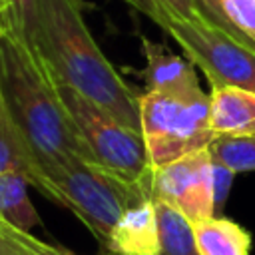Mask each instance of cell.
I'll list each match as a JSON object with an SVG mask.
<instances>
[{"label":"cell","mask_w":255,"mask_h":255,"mask_svg":"<svg viewBox=\"0 0 255 255\" xmlns=\"http://www.w3.org/2000/svg\"><path fill=\"white\" fill-rule=\"evenodd\" d=\"M151 199L167 201L191 223L215 217L209 147L151 169Z\"/></svg>","instance_id":"7"},{"label":"cell","mask_w":255,"mask_h":255,"mask_svg":"<svg viewBox=\"0 0 255 255\" xmlns=\"http://www.w3.org/2000/svg\"><path fill=\"white\" fill-rule=\"evenodd\" d=\"M58 203L68 207L106 251L112 227L122 213L151 197V175L143 181L128 179L96 161L72 157L48 173Z\"/></svg>","instance_id":"3"},{"label":"cell","mask_w":255,"mask_h":255,"mask_svg":"<svg viewBox=\"0 0 255 255\" xmlns=\"http://www.w3.org/2000/svg\"><path fill=\"white\" fill-rule=\"evenodd\" d=\"M227 20L255 50V0H221Z\"/></svg>","instance_id":"18"},{"label":"cell","mask_w":255,"mask_h":255,"mask_svg":"<svg viewBox=\"0 0 255 255\" xmlns=\"http://www.w3.org/2000/svg\"><path fill=\"white\" fill-rule=\"evenodd\" d=\"M0 255H74L72 251L42 241L40 237L0 219Z\"/></svg>","instance_id":"16"},{"label":"cell","mask_w":255,"mask_h":255,"mask_svg":"<svg viewBox=\"0 0 255 255\" xmlns=\"http://www.w3.org/2000/svg\"><path fill=\"white\" fill-rule=\"evenodd\" d=\"M153 201L157 213L161 255H199L193 223L167 201L161 199H153Z\"/></svg>","instance_id":"14"},{"label":"cell","mask_w":255,"mask_h":255,"mask_svg":"<svg viewBox=\"0 0 255 255\" xmlns=\"http://www.w3.org/2000/svg\"><path fill=\"white\" fill-rule=\"evenodd\" d=\"M56 86L96 163L133 181H143L151 175L139 129L126 126L74 88L60 82H56Z\"/></svg>","instance_id":"6"},{"label":"cell","mask_w":255,"mask_h":255,"mask_svg":"<svg viewBox=\"0 0 255 255\" xmlns=\"http://www.w3.org/2000/svg\"><path fill=\"white\" fill-rule=\"evenodd\" d=\"M235 171L229 169L227 165H223L221 161L213 159L211 157V187H213V211H215V217L223 215V207H225V201L229 197V191H231V185L235 181Z\"/></svg>","instance_id":"19"},{"label":"cell","mask_w":255,"mask_h":255,"mask_svg":"<svg viewBox=\"0 0 255 255\" xmlns=\"http://www.w3.org/2000/svg\"><path fill=\"white\" fill-rule=\"evenodd\" d=\"M137 108L149 169L207 149L215 139L209 122L211 98L203 90L185 96L143 92Z\"/></svg>","instance_id":"4"},{"label":"cell","mask_w":255,"mask_h":255,"mask_svg":"<svg viewBox=\"0 0 255 255\" xmlns=\"http://www.w3.org/2000/svg\"><path fill=\"white\" fill-rule=\"evenodd\" d=\"M38 16V0H2L0 24L22 36L24 40L30 38Z\"/></svg>","instance_id":"17"},{"label":"cell","mask_w":255,"mask_h":255,"mask_svg":"<svg viewBox=\"0 0 255 255\" xmlns=\"http://www.w3.org/2000/svg\"><path fill=\"white\" fill-rule=\"evenodd\" d=\"M163 10H167L169 14L189 20V22H203L195 0H155Z\"/></svg>","instance_id":"21"},{"label":"cell","mask_w":255,"mask_h":255,"mask_svg":"<svg viewBox=\"0 0 255 255\" xmlns=\"http://www.w3.org/2000/svg\"><path fill=\"white\" fill-rule=\"evenodd\" d=\"M0 173H20L30 185L38 187L48 199L58 203V191L40 167L30 143L14 122L8 106L0 94Z\"/></svg>","instance_id":"10"},{"label":"cell","mask_w":255,"mask_h":255,"mask_svg":"<svg viewBox=\"0 0 255 255\" xmlns=\"http://www.w3.org/2000/svg\"><path fill=\"white\" fill-rule=\"evenodd\" d=\"M26 42L56 82L139 129V94L100 50L86 24L82 0H38L36 24Z\"/></svg>","instance_id":"1"},{"label":"cell","mask_w":255,"mask_h":255,"mask_svg":"<svg viewBox=\"0 0 255 255\" xmlns=\"http://www.w3.org/2000/svg\"><path fill=\"white\" fill-rule=\"evenodd\" d=\"M0 12H2V0H0Z\"/></svg>","instance_id":"23"},{"label":"cell","mask_w":255,"mask_h":255,"mask_svg":"<svg viewBox=\"0 0 255 255\" xmlns=\"http://www.w3.org/2000/svg\"><path fill=\"white\" fill-rule=\"evenodd\" d=\"M199 255H249L251 231L229 217H209L193 223Z\"/></svg>","instance_id":"12"},{"label":"cell","mask_w":255,"mask_h":255,"mask_svg":"<svg viewBox=\"0 0 255 255\" xmlns=\"http://www.w3.org/2000/svg\"><path fill=\"white\" fill-rule=\"evenodd\" d=\"M209 122L217 135H255V92L235 86L213 88Z\"/></svg>","instance_id":"11"},{"label":"cell","mask_w":255,"mask_h":255,"mask_svg":"<svg viewBox=\"0 0 255 255\" xmlns=\"http://www.w3.org/2000/svg\"><path fill=\"white\" fill-rule=\"evenodd\" d=\"M209 153L235 173L255 171V135H217L209 145Z\"/></svg>","instance_id":"15"},{"label":"cell","mask_w":255,"mask_h":255,"mask_svg":"<svg viewBox=\"0 0 255 255\" xmlns=\"http://www.w3.org/2000/svg\"><path fill=\"white\" fill-rule=\"evenodd\" d=\"M28 185L30 181L20 173H0V219L24 231L42 223L28 195Z\"/></svg>","instance_id":"13"},{"label":"cell","mask_w":255,"mask_h":255,"mask_svg":"<svg viewBox=\"0 0 255 255\" xmlns=\"http://www.w3.org/2000/svg\"><path fill=\"white\" fill-rule=\"evenodd\" d=\"M139 48L145 66L133 74L143 82L145 92L185 96L201 90L195 66L185 56L173 54L163 44L151 42L147 36H139Z\"/></svg>","instance_id":"8"},{"label":"cell","mask_w":255,"mask_h":255,"mask_svg":"<svg viewBox=\"0 0 255 255\" xmlns=\"http://www.w3.org/2000/svg\"><path fill=\"white\" fill-rule=\"evenodd\" d=\"M0 94L46 177L72 157L94 161L56 80L32 46L8 28L0 30Z\"/></svg>","instance_id":"2"},{"label":"cell","mask_w":255,"mask_h":255,"mask_svg":"<svg viewBox=\"0 0 255 255\" xmlns=\"http://www.w3.org/2000/svg\"><path fill=\"white\" fill-rule=\"evenodd\" d=\"M126 4H129L133 10H137V12H141V14H145L151 22H155L157 20V16H159V4L155 2V0H124Z\"/></svg>","instance_id":"22"},{"label":"cell","mask_w":255,"mask_h":255,"mask_svg":"<svg viewBox=\"0 0 255 255\" xmlns=\"http://www.w3.org/2000/svg\"><path fill=\"white\" fill-rule=\"evenodd\" d=\"M195 4H197V10H199L203 22H207V24L213 26V28L223 30L225 34H229V36H233V38H237L239 42H243V44L249 46V42H247V40L237 32V28L227 20L221 0H195ZM249 48H251V46H249Z\"/></svg>","instance_id":"20"},{"label":"cell","mask_w":255,"mask_h":255,"mask_svg":"<svg viewBox=\"0 0 255 255\" xmlns=\"http://www.w3.org/2000/svg\"><path fill=\"white\" fill-rule=\"evenodd\" d=\"M0 30H2V24H0Z\"/></svg>","instance_id":"24"},{"label":"cell","mask_w":255,"mask_h":255,"mask_svg":"<svg viewBox=\"0 0 255 255\" xmlns=\"http://www.w3.org/2000/svg\"><path fill=\"white\" fill-rule=\"evenodd\" d=\"M106 253L108 255H161L155 201L151 197L139 201L137 205L122 213V217L112 227Z\"/></svg>","instance_id":"9"},{"label":"cell","mask_w":255,"mask_h":255,"mask_svg":"<svg viewBox=\"0 0 255 255\" xmlns=\"http://www.w3.org/2000/svg\"><path fill=\"white\" fill-rule=\"evenodd\" d=\"M161 8V6H159ZM155 24L203 72L211 90L235 86L255 92V50L207 22H189L159 10Z\"/></svg>","instance_id":"5"}]
</instances>
